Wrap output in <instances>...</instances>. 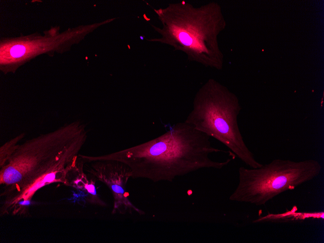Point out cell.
I'll return each mask as SVG.
<instances>
[{"label": "cell", "instance_id": "1", "mask_svg": "<svg viewBox=\"0 0 324 243\" xmlns=\"http://www.w3.org/2000/svg\"><path fill=\"white\" fill-rule=\"evenodd\" d=\"M87 137L86 126L76 120L20 144L0 168V216L27 214L32 198L45 186H69V172Z\"/></svg>", "mask_w": 324, "mask_h": 243}, {"label": "cell", "instance_id": "2", "mask_svg": "<svg viewBox=\"0 0 324 243\" xmlns=\"http://www.w3.org/2000/svg\"><path fill=\"white\" fill-rule=\"evenodd\" d=\"M223 151L211 146L210 137L191 124L179 122L162 135L144 143L101 156L80 154L85 162L113 160L128 166L132 178L154 182L173 181L204 169H221L231 161L212 160L210 155Z\"/></svg>", "mask_w": 324, "mask_h": 243}, {"label": "cell", "instance_id": "3", "mask_svg": "<svg viewBox=\"0 0 324 243\" xmlns=\"http://www.w3.org/2000/svg\"><path fill=\"white\" fill-rule=\"evenodd\" d=\"M153 9L162 27L152 26L160 37L148 41L170 45L185 53L189 61L204 66L221 68L216 37L221 21L216 5L196 7L181 1Z\"/></svg>", "mask_w": 324, "mask_h": 243}, {"label": "cell", "instance_id": "4", "mask_svg": "<svg viewBox=\"0 0 324 243\" xmlns=\"http://www.w3.org/2000/svg\"><path fill=\"white\" fill-rule=\"evenodd\" d=\"M241 110L236 96L210 79L196 92L185 121L226 146L250 168H258L262 164L246 146L238 124Z\"/></svg>", "mask_w": 324, "mask_h": 243}, {"label": "cell", "instance_id": "5", "mask_svg": "<svg viewBox=\"0 0 324 243\" xmlns=\"http://www.w3.org/2000/svg\"><path fill=\"white\" fill-rule=\"evenodd\" d=\"M322 166L316 160L277 159L256 168L240 167L232 201L264 205L280 194L293 190L318 177Z\"/></svg>", "mask_w": 324, "mask_h": 243}, {"label": "cell", "instance_id": "6", "mask_svg": "<svg viewBox=\"0 0 324 243\" xmlns=\"http://www.w3.org/2000/svg\"><path fill=\"white\" fill-rule=\"evenodd\" d=\"M90 162L89 173L106 185L113 197L112 214L124 215L136 212L145 215V211L135 206L129 198L127 191L128 181L131 178L128 166L120 162L113 160L96 161Z\"/></svg>", "mask_w": 324, "mask_h": 243}, {"label": "cell", "instance_id": "7", "mask_svg": "<svg viewBox=\"0 0 324 243\" xmlns=\"http://www.w3.org/2000/svg\"><path fill=\"white\" fill-rule=\"evenodd\" d=\"M25 135L21 133L14 138L7 141L0 148V168L4 166L8 162L11 156L16 151Z\"/></svg>", "mask_w": 324, "mask_h": 243}]
</instances>
